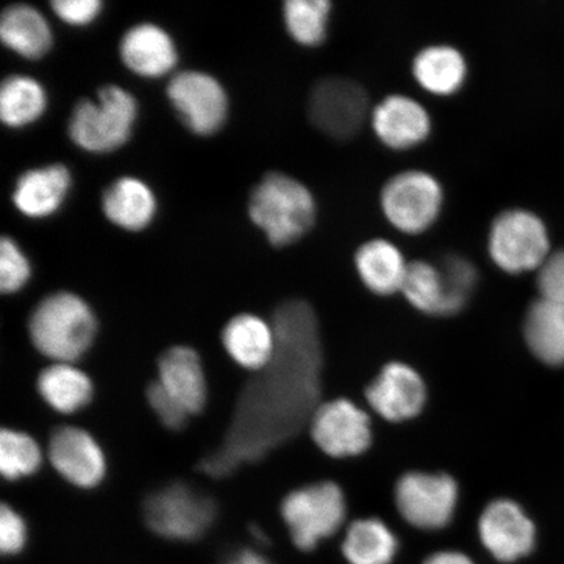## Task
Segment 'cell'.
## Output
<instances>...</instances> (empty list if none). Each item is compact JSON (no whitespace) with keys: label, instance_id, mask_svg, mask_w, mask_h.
<instances>
[{"label":"cell","instance_id":"1","mask_svg":"<svg viewBox=\"0 0 564 564\" xmlns=\"http://www.w3.org/2000/svg\"><path fill=\"white\" fill-rule=\"evenodd\" d=\"M272 327L274 355L245 386L224 443L200 464L203 474L223 478L260 460L316 412L322 357L312 307L302 301L282 303Z\"/></svg>","mask_w":564,"mask_h":564},{"label":"cell","instance_id":"2","mask_svg":"<svg viewBox=\"0 0 564 564\" xmlns=\"http://www.w3.org/2000/svg\"><path fill=\"white\" fill-rule=\"evenodd\" d=\"M247 214L268 242L285 247L312 230L316 202L308 187L294 176L271 172L252 188Z\"/></svg>","mask_w":564,"mask_h":564},{"label":"cell","instance_id":"3","mask_svg":"<svg viewBox=\"0 0 564 564\" xmlns=\"http://www.w3.org/2000/svg\"><path fill=\"white\" fill-rule=\"evenodd\" d=\"M138 118L137 97L117 84H108L97 90L96 100L82 98L75 104L67 124L68 138L84 152L112 153L129 143Z\"/></svg>","mask_w":564,"mask_h":564},{"label":"cell","instance_id":"4","mask_svg":"<svg viewBox=\"0 0 564 564\" xmlns=\"http://www.w3.org/2000/svg\"><path fill=\"white\" fill-rule=\"evenodd\" d=\"M96 327V317L87 302L68 292L41 301L30 321L34 347L56 364L79 359L94 341Z\"/></svg>","mask_w":564,"mask_h":564},{"label":"cell","instance_id":"5","mask_svg":"<svg viewBox=\"0 0 564 564\" xmlns=\"http://www.w3.org/2000/svg\"><path fill=\"white\" fill-rule=\"evenodd\" d=\"M281 513L294 545L302 552H310L340 529L347 503L336 484L319 482L289 494L282 502Z\"/></svg>","mask_w":564,"mask_h":564},{"label":"cell","instance_id":"6","mask_svg":"<svg viewBox=\"0 0 564 564\" xmlns=\"http://www.w3.org/2000/svg\"><path fill=\"white\" fill-rule=\"evenodd\" d=\"M488 249L492 262L505 272L540 270L550 256L545 224L529 210H505L491 224Z\"/></svg>","mask_w":564,"mask_h":564},{"label":"cell","instance_id":"7","mask_svg":"<svg viewBox=\"0 0 564 564\" xmlns=\"http://www.w3.org/2000/svg\"><path fill=\"white\" fill-rule=\"evenodd\" d=\"M166 96L181 122L196 137H214L228 121V91L214 75L181 70L169 82Z\"/></svg>","mask_w":564,"mask_h":564},{"label":"cell","instance_id":"8","mask_svg":"<svg viewBox=\"0 0 564 564\" xmlns=\"http://www.w3.org/2000/svg\"><path fill=\"white\" fill-rule=\"evenodd\" d=\"M443 188L434 175L405 171L391 176L380 194V207L392 227L405 235H421L438 220Z\"/></svg>","mask_w":564,"mask_h":564},{"label":"cell","instance_id":"9","mask_svg":"<svg viewBox=\"0 0 564 564\" xmlns=\"http://www.w3.org/2000/svg\"><path fill=\"white\" fill-rule=\"evenodd\" d=\"M144 513L148 527L161 538L195 541L214 524L216 507L189 486L173 484L148 498Z\"/></svg>","mask_w":564,"mask_h":564},{"label":"cell","instance_id":"10","mask_svg":"<svg viewBox=\"0 0 564 564\" xmlns=\"http://www.w3.org/2000/svg\"><path fill=\"white\" fill-rule=\"evenodd\" d=\"M369 97L359 84L344 77L317 82L307 102L308 118L324 135L347 140L356 137L371 115Z\"/></svg>","mask_w":564,"mask_h":564},{"label":"cell","instance_id":"11","mask_svg":"<svg viewBox=\"0 0 564 564\" xmlns=\"http://www.w3.org/2000/svg\"><path fill=\"white\" fill-rule=\"evenodd\" d=\"M455 479L446 475L413 471L397 486L398 509L409 524L436 531L449 524L457 505Z\"/></svg>","mask_w":564,"mask_h":564},{"label":"cell","instance_id":"12","mask_svg":"<svg viewBox=\"0 0 564 564\" xmlns=\"http://www.w3.org/2000/svg\"><path fill=\"white\" fill-rule=\"evenodd\" d=\"M313 438L329 456L349 457L365 453L371 443L369 415L349 400H336L316 409Z\"/></svg>","mask_w":564,"mask_h":564},{"label":"cell","instance_id":"13","mask_svg":"<svg viewBox=\"0 0 564 564\" xmlns=\"http://www.w3.org/2000/svg\"><path fill=\"white\" fill-rule=\"evenodd\" d=\"M478 527L484 546L499 562H518L533 552V521L512 500L499 499L486 507Z\"/></svg>","mask_w":564,"mask_h":564},{"label":"cell","instance_id":"14","mask_svg":"<svg viewBox=\"0 0 564 564\" xmlns=\"http://www.w3.org/2000/svg\"><path fill=\"white\" fill-rule=\"evenodd\" d=\"M73 185V173L61 162L30 169L18 176L13 186V207L31 220H45L65 206Z\"/></svg>","mask_w":564,"mask_h":564},{"label":"cell","instance_id":"15","mask_svg":"<svg viewBox=\"0 0 564 564\" xmlns=\"http://www.w3.org/2000/svg\"><path fill=\"white\" fill-rule=\"evenodd\" d=\"M119 58L133 75L161 79L178 65L180 52L172 34L154 23H139L119 41Z\"/></svg>","mask_w":564,"mask_h":564},{"label":"cell","instance_id":"16","mask_svg":"<svg viewBox=\"0 0 564 564\" xmlns=\"http://www.w3.org/2000/svg\"><path fill=\"white\" fill-rule=\"evenodd\" d=\"M366 398L380 417L406 421L415 417L425 405L426 387L411 366L390 364L369 386Z\"/></svg>","mask_w":564,"mask_h":564},{"label":"cell","instance_id":"17","mask_svg":"<svg viewBox=\"0 0 564 564\" xmlns=\"http://www.w3.org/2000/svg\"><path fill=\"white\" fill-rule=\"evenodd\" d=\"M48 458L58 474L79 488H95L102 481L105 456L91 436L77 427L55 430L48 442Z\"/></svg>","mask_w":564,"mask_h":564},{"label":"cell","instance_id":"18","mask_svg":"<svg viewBox=\"0 0 564 564\" xmlns=\"http://www.w3.org/2000/svg\"><path fill=\"white\" fill-rule=\"evenodd\" d=\"M373 132L382 143L394 151L411 150L425 141L432 132V119L414 98L391 95L371 110Z\"/></svg>","mask_w":564,"mask_h":564},{"label":"cell","instance_id":"19","mask_svg":"<svg viewBox=\"0 0 564 564\" xmlns=\"http://www.w3.org/2000/svg\"><path fill=\"white\" fill-rule=\"evenodd\" d=\"M101 209L106 220L116 228L139 232L150 228L156 220L159 200L145 181L123 175L105 188Z\"/></svg>","mask_w":564,"mask_h":564},{"label":"cell","instance_id":"20","mask_svg":"<svg viewBox=\"0 0 564 564\" xmlns=\"http://www.w3.org/2000/svg\"><path fill=\"white\" fill-rule=\"evenodd\" d=\"M0 39L10 52L28 61H40L52 52L54 34L42 13L26 3H13L0 18Z\"/></svg>","mask_w":564,"mask_h":564},{"label":"cell","instance_id":"21","mask_svg":"<svg viewBox=\"0 0 564 564\" xmlns=\"http://www.w3.org/2000/svg\"><path fill=\"white\" fill-rule=\"evenodd\" d=\"M159 382L189 415L203 411L207 401V383L199 356L187 347H174L159 361Z\"/></svg>","mask_w":564,"mask_h":564},{"label":"cell","instance_id":"22","mask_svg":"<svg viewBox=\"0 0 564 564\" xmlns=\"http://www.w3.org/2000/svg\"><path fill=\"white\" fill-rule=\"evenodd\" d=\"M355 263L359 279L372 293L390 295L401 292L409 263L399 247L388 239H370L359 246Z\"/></svg>","mask_w":564,"mask_h":564},{"label":"cell","instance_id":"23","mask_svg":"<svg viewBox=\"0 0 564 564\" xmlns=\"http://www.w3.org/2000/svg\"><path fill=\"white\" fill-rule=\"evenodd\" d=\"M223 343L238 365L250 370H262L276 349L273 327L256 315L232 317L223 333Z\"/></svg>","mask_w":564,"mask_h":564},{"label":"cell","instance_id":"24","mask_svg":"<svg viewBox=\"0 0 564 564\" xmlns=\"http://www.w3.org/2000/svg\"><path fill=\"white\" fill-rule=\"evenodd\" d=\"M412 73L420 86L430 94L453 96L467 80L468 65L456 47L432 45L414 56Z\"/></svg>","mask_w":564,"mask_h":564},{"label":"cell","instance_id":"25","mask_svg":"<svg viewBox=\"0 0 564 564\" xmlns=\"http://www.w3.org/2000/svg\"><path fill=\"white\" fill-rule=\"evenodd\" d=\"M48 96L44 86L28 75L7 76L0 88V118L11 130H23L45 116Z\"/></svg>","mask_w":564,"mask_h":564},{"label":"cell","instance_id":"26","mask_svg":"<svg viewBox=\"0 0 564 564\" xmlns=\"http://www.w3.org/2000/svg\"><path fill=\"white\" fill-rule=\"evenodd\" d=\"M533 355L550 366L564 365V305L540 299L528 310L524 327Z\"/></svg>","mask_w":564,"mask_h":564},{"label":"cell","instance_id":"27","mask_svg":"<svg viewBox=\"0 0 564 564\" xmlns=\"http://www.w3.org/2000/svg\"><path fill=\"white\" fill-rule=\"evenodd\" d=\"M42 399L59 413H75L89 404L94 386L87 373L70 364H55L39 377Z\"/></svg>","mask_w":564,"mask_h":564},{"label":"cell","instance_id":"28","mask_svg":"<svg viewBox=\"0 0 564 564\" xmlns=\"http://www.w3.org/2000/svg\"><path fill=\"white\" fill-rule=\"evenodd\" d=\"M399 542L382 520L355 521L345 535L343 554L350 564H391Z\"/></svg>","mask_w":564,"mask_h":564},{"label":"cell","instance_id":"29","mask_svg":"<svg viewBox=\"0 0 564 564\" xmlns=\"http://www.w3.org/2000/svg\"><path fill=\"white\" fill-rule=\"evenodd\" d=\"M401 292L422 313L451 315L447 285L438 264L423 260L409 263Z\"/></svg>","mask_w":564,"mask_h":564},{"label":"cell","instance_id":"30","mask_svg":"<svg viewBox=\"0 0 564 564\" xmlns=\"http://www.w3.org/2000/svg\"><path fill=\"white\" fill-rule=\"evenodd\" d=\"M329 13L327 0H288L282 11L288 33L303 46L321 45L326 40Z\"/></svg>","mask_w":564,"mask_h":564},{"label":"cell","instance_id":"31","mask_svg":"<svg viewBox=\"0 0 564 564\" xmlns=\"http://www.w3.org/2000/svg\"><path fill=\"white\" fill-rule=\"evenodd\" d=\"M41 449L30 435L4 429L0 435V470L7 479L26 477L37 471Z\"/></svg>","mask_w":564,"mask_h":564},{"label":"cell","instance_id":"32","mask_svg":"<svg viewBox=\"0 0 564 564\" xmlns=\"http://www.w3.org/2000/svg\"><path fill=\"white\" fill-rule=\"evenodd\" d=\"M438 265L447 285L449 313H460L477 286V268L470 260L456 253L444 257Z\"/></svg>","mask_w":564,"mask_h":564},{"label":"cell","instance_id":"33","mask_svg":"<svg viewBox=\"0 0 564 564\" xmlns=\"http://www.w3.org/2000/svg\"><path fill=\"white\" fill-rule=\"evenodd\" d=\"M32 276L30 259L12 237L0 241V289L13 294L23 289Z\"/></svg>","mask_w":564,"mask_h":564},{"label":"cell","instance_id":"34","mask_svg":"<svg viewBox=\"0 0 564 564\" xmlns=\"http://www.w3.org/2000/svg\"><path fill=\"white\" fill-rule=\"evenodd\" d=\"M147 399L153 412L156 413L158 419L162 422V425L171 430L185 427L189 414L186 409L161 386L159 380L148 387Z\"/></svg>","mask_w":564,"mask_h":564},{"label":"cell","instance_id":"35","mask_svg":"<svg viewBox=\"0 0 564 564\" xmlns=\"http://www.w3.org/2000/svg\"><path fill=\"white\" fill-rule=\"evenodd\" d=\"M51 7L56 18L75 28L95 24L104 12L101 0H54Z\"/></svg>","mask_w":564,"mask_h":564},{"label":"cell","instance_id":"36","mask_svg":"<svg viewBox=\"0 0 564 564\" xmlns=\"http://www.w3.org/2000/svg\"><path fill=\"white\" fill-rule=\"evenodd\" d=\"M541 299L564 305V250L549 256L539 270Z\"/></svg>","mask_w":564,"mask_h":564},{"label":"cell","instance_id":"37","mask_svg":"<svg viewBox=\"0 0 564 564\" xmlns=\"http://www.w3.org/2000/svg\"><path fill=\"white\" fill-rule=\"evenodd\" d=\"M26 545V525L23 518L3 505L0 510V550L3 555H18Z\"/></svg>","mask_w":564,"mask_h":564},{"label":"cell","instance_id":"38","mask_svg":"<svg viewBox=\"0 0 564 564\" xmlns=\"http://www.w3.org/2000/svg\"><path fill=\"white\" fill-rule=\"evenodd\" d=\"M225 564H272L264 555L256 552V550L245 549L232 554Z\"/></svg>","mask_w":564,"mask_h":564},{"label":"cell","instance_id":"39","mask_svg":"<svg viewBox=\"0 0 564 564\" xmlns=\"http://www.w3.org/2000/svg\"><path fill=\"white\" fill-rule=\"evenodd\" d=\"M423 564H475L467 555L458 552L435 553L423 562Z\"/></svg>","mask_w":564,"mask_h":564}]
</instances>
